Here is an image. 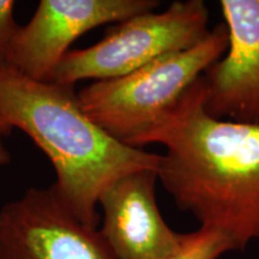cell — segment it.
<instances>
[{
    "instance_id": "1",
    "label": "cell",
    "mask_w": 259,
    "mask_h": 259,
    "mask_svg": "<svg viewBox=\"0 0 259 259\" xmlns=\"http://www.w3.org/2000/svg\"><path fill=\"white\" fill-rule=\"evenodd\" d=\"M153 143L166 148L157 177L178 208L234 251L259 240V124L209 115L199 78L136 148Z\"/></svg>"
},
{
    "instance_id": "2",
    "label": "cell",
    "mask_w": 259,
    "mask_h": 259,
    "mask_svg": "<svg viewBox=\"0 0 259 259\" xmlns=\"http://www.w3.org/2000/svg\"><path fill=\"white\" fill-rule=\"evenodd\" d=\"M0 119L28 135L53 164V190L90 228L101 221L103 191L132 171L157 170L161 155L128 147L99 127L79 106L72 85L35 80L0 66Z\"/></svg>"
},
{
    "instance_id": "3",
    "label": "cell",
    "mask_w": 259,
    "mask_h": 259,
    "mask_svg": "<svg viewBox=\"0 0 259 259\" xmlns=\"http://www.w3.org/2000/svg\"><path fill=\"white\" fill-rule=\"evenodd\" d=\"M227 48L228 29L218 24L197 46L158 58L119 78L89 84L77 93L79 106L106 134L136 148Z\"/></svg>"
},
{
    "instance_id": "4",
    "label": "cell",
    "mask_w": 259,
    "mask_h": 259,
    "mask_svg": "<svg viewBox=\"0 0 259 259\" xmlns=\"http://www.w3.org/2000/svg\"><path fill=\"white\" fill-rule=\"evenodd\" d=\"M115 24L97 44L67 52L45 80L73 87L83 79L119 78L197 46L210 31L203 0H178L163 12H145Z\"/></svg>"
},
{
    "instance_id": "5",
    "label": "cell",
    "mask_w": 259,
    "mask_h": 259,
    "mask_svg": "<svg viewBox=\"0 0 259 259\" xmlns=\"http://www.w3.org/2000/svg\"><path fill=\"white\" fill-rule=\"evenodd\" d=\"M0 259H116L53 187H31L0 210Z\"/></svg>"
},
{
    "instance_id": "6",
    "label": "cell",
    "mask_w": 259,
    "mask_h": 259,
    "mask_svg": "<svg viewBox=\"0 0 259 259\" xmlns=\"http://www.w3.org/2000/svg\"><path fill=\"white\" fill-rule=\"evenodd\" d=\"M158 4L155 0H41L30 22L19 28L5 67L45 80L79 36L154 11Z\"/></svg>"
},
{
    "instance_id": "7",
    "label": "cell",
    "mask_w": 259,
    "mask_h": 259,
    "mask_svg": "<svg viewBox=\"0 0 259 259\" xmlns=\"http://www.w3.org/2000/svg\"><path fill=\"white\" fill-rule=\"evenodd\" d=\"M228 52L200 77L212 118L259 124V0H222Z\"/></svg>"
},
{
    "instance_id": "8",
    "label": "cell",
    "mask_w": 259,
    "mask_h": 259,
    "mask_svg": "<svg viewBox=\"0 0 259 259\" xmlns=\"http://www.w3.org/2000/svg\"><path fill=\"white\" fill-rule=\"evenodd\" d=\"M157 180V170L132 171L100 196L99 232L116 259H158L178 246L180 233L167 225L158 210Z\"/></svg>"
},
{
    "instance_id": "9",
    "label": "cell",
    "mask_w": 259,
    "mask_h": 259,
    "mask_svg": "<svg viewBox=\"0 0 259 259\" xmlns=\"http://www.w3.org/2000/svg\"><path fill=\"white\" fill-rule=\"evenodd\" d=\"M231 251H234V246L228 238L218 231L199 227L194 232L180 234L177 247L158 259H219Z\"/></svg>"
},
{
    "instance_id": "10",
    "label": "cell",
    "mask_w": 259,
    "mask_h": 259,
    "mask_svg": "<svg viewBox=\"0 0 259 259\" xmlns=\"http://www.w3.org/2000/svg\"><path fill=\"white\" fill-rule=\"evenodd\" d=\"M14 0H0V66L8 65L10 52L14 44L19 25L14 17Z\"/></svg>"
},
{
    "instance_id": "11",
    "label": "cell",
    "mask_w": 259,
    "mask_h": 259,
    "mask_svg": "<svg viewBox=\"0 0 259 259\" xmlns=\"http://www.w3.org/2000/svg\"><path fill=\"white\" fill-rule=\"evenodd\" d=\"M11 132V128L0 119V164H8L11 161V155L4 144V136Z\"/></svg>"
}]
</instances>
